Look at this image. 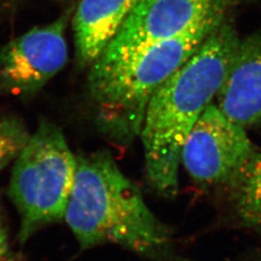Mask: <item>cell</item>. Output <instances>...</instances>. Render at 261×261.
Here are the masks:
<instances>
[{
  "mask_svg": "<svg viewBox=\"0 0 261 261\" xmlns=\"http://www.w3.org/2000/svg\"><path fill=\"white\" fill-rule=\"evenodd\" d=\"M64 221L81 249L114 244L148 261H191L107 151L75 157Z\"/></svg>",
  "mask_w": 261,
  "mask_h": 261,
  "instance_id": "1",
  "label": "cell"
},
{
  "mask_svg": "<svg viewBox=\"0 0 261 261\" xmlns=\"http://www.w3.org/2000/svg\"><path fill=\"white\" fill-rule=\"evenodd\" d=\"M239 42L224 19L151 97L140 136L147 181L159 195H177L183 144L214 102Z\"/></svg>",
  "mask_w": 261,
  "mask_h": 261,
  "instance_id": "2",
  "label": "cell"
},
{
  "mask_svg": "<svg viewBox=\"0 0 261 261\" xmlns=\"http://www.w3.org/2000/svg\"><path fill=\"white\" fill-rule=\"evenodd\" d=\"M224 19V13L181 36L121 56H98L90 65L87 87L103 134L122 143L140 136L153 94Z\"/></svg>",
  "mask_w": 261,
  "mask_h": 261,
  "instance_id": "3",
  "label": "cell"
},
{
  "mask_svg": "<svg viewBox=\"0 0 261 261\" xmlns=\"http://www.w3.org/2000/svg\"><path fill=\"white\" fill-rule=\"evenodd\" d=\"M76 160L55 123L40 122L14 162L8 195L19 216V242L64 220L75 181Z\"/></svg>",
  "mask_w": 261,
  "mask_h": 261,
  "instance_id": "4",
  "label": "cell"
},
{
  "mask_svg": "<svg viewBox=\"0 0 261 261\" xmlns=\"http://www.w3.org/2000/svg\"><path fill=\"white\" fill-rule=\"evenodd\" d=\"M254 150L247 130L213 102L190 130L181 151V165L196 183L228 184Z\"/></svg>",
  "mask_w": 261,
  "mask_h": 261,
  "instance_id": "5",
  "label": "cell"
},
{
  "mask_svg": "<svg viewBox=\"0 0 261 261\" xmlns=\"http://www.w3.org/2000/svg\"><path fill=\"white\" fill-rule=\"evenodd\" d=\"M68 15L35 28L0 48V92L31 97L66 65Z\"/></svg>",
  "mask_w": 261,
  "mask_h": 261,
  "instance_id": "6",
  "label": "cell"
},
{
  "mask_svg": "<svg viewBox=\"0 0 261 261\" xmlns=\"http://www.w3.org/2000/svg\"><path fill=\"white\" fill-rule=\"evenodd\" d=\"M227 0H139L101 55L121 56L181 36L224 14Z\"/></svg>",
  "mask_w": 261,
  "mask_h": 261,
  "instance_id": "7",
  "label": "cell"
},
{
  "mask_svg": "<svg viewBox=\"0 0 261 261\" xmlns=\"http://www.w3.org/2000/svg\"><path fill=\"white\" fill-rule=\"evenodd\" d=\"M214 103L246 130H261V33L240 40Z\"/></svg>",
  "mask_w": 261,
  "mask_h": 261,
  "instance_id": "8",
  "label": "cell"
},
{
  "mask_svg": "<svg viewBox=\"0 0 261 261\" xmlns=\"http://www.w3.org/2000/svg\"><path fill=\"white\" fill-rule=\"evenodd\" d=\"M139 0H82L73 19L76 60L90 66L112 42Z\"/></svg>",
  "mask_w": 261,
  "mask_h": 261,
  "instance_id": "9",
  "label": "cell"
},
{
  "mask_svg": "<svg viewBox=\"0 0 261 261\" xmlns=\"http://www.w3.org/2000/svg\"><path fill=\"white\" fill-rule=\"evenodd\" d=\"M227 185L240 222L247 227L261 229V149L255 148Z\"/></svg>",
  "mask_w": 261,
  "mask_h": 261,
  "instance_id": "10",
  "label": "cell"
},
{
  "mask_svg": "<svg viewBox=\"0 0 261 261\" xmlns=\"http://www.w3.org/2000/svg\"><path fill=\"white\" fill-rule=\"evenodd\" d=\"M31 134L16 114H0V171L15 162L24 149Z\"/></svg>",
  "mask_w": 261,
  "mask_h": 261,
  "instance_id": "11",
  "label": "cell"
},
{
  "mask_svg": "<svg viewBox=\"0 0 261 261\" xmlns=\"http://www.w3.org/2000/svg\"><path fill=\"white\" fill-rule=\"evenodd\" d=\"M0 261H20L9 242L8 229L2 206L0 204Z\"/></svg>",
  "mask_w": 261,
  "mask_h": 261,
  "instance_id": "12",
  "label": "cell"
},
{
  "mask_svg": "<svg viewBox=\"0 0 261 261\" xmlns=\"http://www.w3.org/2000/svg\"><path fill=\"white\" fill-rule=\"evenodd\" d=\"M244 261H261V253L254 254V255H252L251 257L246 258Z\"/></svg>",
  "mask_w": 261,
  "mask_h": 261,
  "instance_id": "13",
  "label": "cell"
}]
</instances>
